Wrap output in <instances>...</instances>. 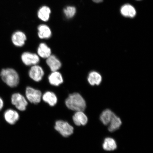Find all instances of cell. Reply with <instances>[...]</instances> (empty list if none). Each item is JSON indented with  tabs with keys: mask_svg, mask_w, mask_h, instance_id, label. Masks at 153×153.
<instances>
[{
	"mask_svg": "<svg viewBox=\"0 0 153 153\" xmlns=\"http://www.w3.org/2000/svg\"><path fill=\"white\" fill-rule=\"evenodd\" d=\"M67 108L76 111H83L86 108L85 101L78 93H74L69 95L65 101Z\"/></svg>",
	"mask_w": 153,
	"mask_h": 153,
	"instance_id": "obj_1",
	"label": "cell"
},
{
	"mask_svg": "<svg viewBox=\"0 0 153 153\" xmlns=\"http://www.w3.org/2000/svg\"><path fill=\"white\" fill-rule=\"evenodd\" d=\"M0 76L3 81L10 87H15L18 85L20 78L18 73L13 69H3L1 71Z\"/></svg>",
	"mask_w": 153,
	"mask_h": 153,
	"instance_id": "obj_2",
	"label": "cell"
},
{
	"mask_svg": "<svg viewBox=\"0 0 153 153\" xmlns=\"http://www.w3.org/2000/svg\"><path fill=\"white\" fill-rule=\"evenodd\" d=\"M55 129L65 137L70 136L74 133V127L68 122L62 120H59L56 122Z\"/></svg>",
	"mask_w": 153,
	"mask_h": 153,
	"instance_id": "obj_3",
	"label": "cell"
},
{
	"mask_svg": "<svg viewBox=\"0 0 153 153\" xmlns=\"http://www.w3.org/2000/svg\"><path fill=\"white\" fill-rule=\"evenodd\" d=\"M27 99L30 103L37 104L41 100L42 93L41 91L30 87H27L26 90Z\"/></svg>",
	"mask_w": 153,
	"mask_h": 153,
	"instance_id": "obj_4",
	"label": "cell"
},
{
	"mask_svg": "<svg viewBox=\"0 0 153 153\" xmlns=\"http://www.w3.org/2000/svg\"><path fill=\"white\" fill-rule=\"evenodd\" d=\"M11 102L19 110L24 111L26 109L28 105L27 101L22 95L16 93L13 94L11 97Z\"/></svg>",
	"mask_w": 153,
	"mask_h": 153,
	"instance_id": "obj_5",
	"label": "cell"
},
{
	"mask_svg": "<svg viewBox=\"0 0 153 153\" xmlns=\"http://www.w3.org/2000/svg\"><path fill=\"white\" fill-rule=\"evenodd\" d=\"M21 58L23 62L27 66H33L37 65L40 61L38 55L36 53L28 52L23 53Z\"/></svg>",
	"mask_w": 153,
	"mask_h": 153,
	"instance_id": "obj_6",
	"label": "cell"
},
{
	"mask_svg": "<svg viewBox=\"0 0 153 153\" xmlns=\"http://www.w3.org/2000/svg\"><path fill=\"white\" fill-rule=\"evenodd\" d=\"M44 74L42 68L37 65L32 66L29 71L30 77L33 81L37 82L41 81Z\"/></svg>",
	"mask_w": 153,
	"mask_h": 153,
	"instance_id": "obj_7",
	"label": "cell"
},
{
	"mask_svg": "<svg viewBox=\"0 0 153 153\" xmlns=\"http://www.w3.org/2000/svg\"><path fill=\"white\" fill-rule=\"evenodd\" d=\"M27 39L26 36L23 32L18 31L14 32L11 37V40L13 44L16 47L23 46Z\"/></svg>",
	"mask_w": 153,
	"mask_h": 153,
	"instance_id": "obj_8",
	"label": "cell"
},
{
	"mask_svg": "<svg viewBox=\"0 0 153 153\" xmlns=\"http://www.w3.org/2000/svg\"><path fill=\"white\" fill-rule=\"evenodd\" d=\"M46 63L52 72L57 71L62 66V63L54 55H51L47 59Z\"/></svg>",
	"mask_w": 153,
	"mask_h": 153,
	"instance_id": "obj_9",
	"label": "cell"
},
{
	"mask_svg": "<svg viewBox=\"0 0 153 153\" xmlns=\"http://www.w3.org/2000/svg\"><path fill=\"white\" fill-rule=\"evenodd\" d=\"M73 120L75 125L79 126H85L87 124L88 118L83 111H76L72 117Z\"/></svg>",
	"mask_w": 153,
	"mask_h": 153,
	"instance_id": "obj_10",
	"label": "cell"
},
{
	"mask_svg": "<svg viewBox=\"0 0 153 153\" xmlns=\"http://www.w3.org/2000/svg\"><path fill=\"white\" fill-rule=\"evenodd\" d=\"M4 117L6 121L11 125L16 123L19 118L18 112L12 109H9L6 111Z\"/></svg>",
	"mask_w": 153,
	"mask_h": 153,
	"instance_id": "obj_11",
	"label": "cell"
},
{
	"mask_svg": "<svg viewBox=\"0 0 153 153\" xmlns=\"http://www.w3.org/2000/svg\"><path fill=\"white\" fill-rule=\"evenodd\" d=\"M48 80L51 85L55 86H58L63 82L62 74L57 71L52 72L49 76Z\"/></svg>",
	"mask_w": 153,
	"mask_h": 153,
	"instance_id": "obj_12",
	"label": "cell"
},
{
	"mask_svg": "<svg viewBox=\"0 0 153 153\" xmlns=\"http://www.w3.org/2000/svg\"><path fill=\"white\" fill-rule=\"evenodd\" d=\"M38 36L41 39H48L51 37V30L46 25H40L38 26Z\"/></svg>",
	"mask_w": 153,
	"mask_h": 153,
	"instance_id": "obj_13",
	"label": "cell"
},
{
	"mask_svg": "<svg viewBox=\"0 0 153 153\" xmlns=\"http://www.w3.org/2000/svg\"><path fill=\"white\" fill-rule=\"evenodd\" d=\"M38 56L44 59H47L51 55V50L45 43L40 44L37 50Z\"/></svg>",
	"mask_w": 153,
	"mask_h": 153,
	"instance_id": "obj_14",
	"label": "cell"
},
{
	"mask_svg": "<svg viewBox=\"0 0 153 153\" xmlns=\"http://www.w3.org/2000/svg\"><path fill=\"white\" fill-rule=\"evenodd\" d=\"M102 76L98 72L92 71L90 73L88 77V81L91 85H99L102 81Z\"/></svg>",
	"mask_w": 153,
	"mask_h": 153,
	"instance_id": "obj_15",
	"label": "cell"
},
{
	"mask_svg": "<svg viewBox=\"0 0 153 153\" xmlns=\"http://www.w3.org/2000/svg\"><path fill=\"white\" fill-rule=\"evenodd\" d=\"M43 100L50 106H53L57 104V99L56 95L52 92L47 91L43 95Z\"/></svg>",
	"mask_w": 153,
	"mask_h": 153,
	"instance_id": "obj_16",
	"label": "cell"
},
{
	"mask_svg": "<svg viewBox=\"0 0 153 153\" xmlns=\"http://www.w3.org/2000/svg\"><path fill=\"white\" fill-rule=\"evenodd\" d=\"M122 122L120 118L114 114L111 120L108 124V131L113 132L119 128L121 126Z\"/></svg>",
	"mask_w": 153,
	"mask_h": 153,
	"instance_id": "obj_17",
	"label": "cell"
},
{
	"mask_svg": "<svg viewBox=\"0 0 153 153\" xmlns=\"http://www.w3.org/2000/svg\"><path fill=\"white\" fill-rule=\"evenodd\" d=\"M120 12L124 16L134 18L136 14V11L134 8L129 4H126L123 6L120 9Z\"/></svg>",
	"mask_w": 153,
	"mask_h": 153,
	"instance_id": "obj_18",
	"label": "cell"
},
{
	"mask_svg": "<svg viewBox=\"0 0 153 153\" xmlns=\"http://www.w3.org/2000/svg\"><path fill=\"white\" fill-rule=\"evenodd\" d=\"M102 147L105 150L112 151L116 150L117 148V145L114 139L111 137H107L104 140Z\"/></svg>",
	"mask_w": 153,
	"mask_h": 153,
	"instance_id": "obj_19",
	"label": "cell"
},
{
	"mask_svg": "<svg viewBox=\"0 0 153 153\" xmlns=\"http://www.w3.org/2000/svg\"><path fill=\"white\" fill-rule=\"evenodd\" d=\"M114 114L108 109L105 110L100 115V119L101 121L105 125H108Z\"/></svg>",
	"mask_w": 153,
	"mask_h": 153,
	"instance_id": "obj_20",
	"label": "cell"
},
{
	"mask_svg": "<svg viewBox=\"0 0 153 153\" xmlns=\"http://www.w3.org/2000/svg\"><path fill=\"white\" fill-rule=\"evenodd\" d=\"M51 10L48 7L44 6L40 9L38 12V16L42 20L47 22L49 18Z\"/></svg>",
	"mask_w": 153,
	"mask_h": 153,
	"instance_id": "obj_21",
	"label": "cell"
},
{
	"mask_svg": "<svg viewBox=\"0 0 153 153\" xmlns=\"http://www.w3.org/2000/svg\"><path fill=\"white\" fill-rule=\"evenodd\" d=\"M64 13L68 18H72L76 13V9L74 7H68L64 9Z\"/></svg>",
	"mask_w": 153,
	"mask_h": 153,
	"instance_id": "obj_22",
	"label": "cell"
},
{
	"mask_svg": "<svg viewBox=\"0 0 153 153\" xmlns=\"http://www.w3.org/2000/svg\"><path fill=\"white\" fill-rule=\"evenodd\" d=\"M4 105L3 101L1 97H0V111L3 108Z\"/></svg>",
	"mask_w": 153,
	"mask_h": 153,
	"instance_id": "obj_23",
	"label": "cell"
},
{
	"mask_svg": "<svg viewBox=\"0 0 153 153\" xmlns=\"http://www.w3.org/2000/svg\"><path fill=\"white\" fill-rule=\"evenodd\" d=\"M94 2L96 3H99L103 1V0H93Z\"/></svg>",
	"mask_w": 153,
	"mask_h": 153,
	"instance_id": "obj_24",
	"label": "cell"
}]
</instances>
